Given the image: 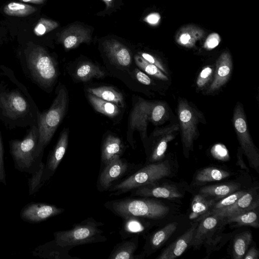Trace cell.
<instances>
[{"label": "cell", "mask_w": 259, "mask_h": 259, "mask_svg": "<svg viewBox=\"0 0 259 259\" xmlns=\"http://www.w3.org/2000/svg\"><path fill=\"white\" fill-rule=\"evenodd\" d=\"M39 110L26 87L8 67L0 65V120L8 129L37 124Z\"/></svg>", "instance_id": "6da1fadb"}, {"label": "cell", "mask_w": 259, "mask_h": 259, "mask_svg": "<svg viewBox=\"0 0 259 259\" xmlns=\"http://www.w3.org/2000/svg\"><path fill=\"white\" fill-rule=\"evenodd\" d=\"M21 67L25 75L44 91L50 92L59 75L57 63L44 47L29 45L20 54Z\"/></svg>", "instance_id": "7a4b0ae2"}, {"label": "cell", "mask_w": 259, "mask_h": 259, "mask_svg": "<svg viewBox=\"0 0 259 259\" xmlns=\"http://www.w3.org/2000/svg\"><path fill=\"white\" fill-rule=\"evenodd\" d=\"M104 206L121 218L135 216L157 220L170 212L169 207L164 203L146 197L130 196L106 201Z\"/></svg>", "instance_id": "3957f363"}, {"label": "cell", "mask_w": 259, "mask_h": 259, "mask_svg": "<svg viewBox=\"0 0 259 259\" xmlns=\"http://www.w3.org/2000/svg\"><path fill=\"white\" fill-rule=\"evenodd\" d=\"M68 94L64 86L59 87L50 108L39 111L37 121L38 139L36 147L37 157L42 158L44 151L49 144L67 110Z\"/></svg>", "instance_id": "277c9868"}, {"label": "cell", "mask_w": 259, "mask_h": 259, "mask_svg": "<svg viewBox=\"0 0 259 259\" xmlns=\"http://www.w3.org/2000/svg\"><path fill=\"white\" fill-rule=\"evenodd\" d=\"M172 164L168 160L148 163L113 185L109 196H118L145 185L157 183L174 174Z\"/></svg>", "instance_id": "5b68a950"}, {"label": "cell", "mask_w": 259, "mask_h": 259, "mask_svg": "<svg viewBox=\"0 0 259 259\" xmlns=\"http://www.w3.org/2000/svg\"><path fill=\"white\" fill-rule=\"evenodd\" d=\"M38 136L36 124L29 127L23 139L9 141L10 153L18 170L31 175L39 167L42 158L36 155Z\"/></svg>", "instance_id": "8992f818"}, {"label": "cell", "mask_w": 259, "mask_h": 259, "mask_svg": "<svg viewBox=\"0 0 259 259\" xmlns=\"http://www.w3.org/2000/svg\"><path fill=\"white\" fill-rule=\"evenodd\" d=\"M104 224L89 217L79 223L74 224L71 229L54 233V239L61 246L77 245L104 242L107 238L104 231L99 228Z\"/></svg>", "instance_id": "52a82bcc"}, {"label": "cell", "mask_w": 259, "mask_h": 259, "mask_svg": "<svg viewBox=\"0 0 259 259\" xmlns=\"http://www.w3.org/2000/svg\"><path fill=\"white\" fill-rule=\"evenodd\" d=\"M224 218L214 214L206 215L198 221L190 247L199 249L202 246L210 250L220 247L227 234L224 233L226 225Z\"/></svg>", "instance_id": "ba28073f"}, {"label": "cell", "mask_w": 259, "mask_h": 259, "mask_svg": "<svg viewBox=\"0 0 259 259\" xmlns=\"http://www.w3.org/2000/svg\"><path fill=\"white\" fill-rule=\"evenodd\" d=\"M233 123L243 153L249 166L259 172V152L249 133L243 108L238 103L233 113Z\"/></svg>", "instance_id": "9c48e42d"}, {"label": "cell", "mask_w": 259, "mask_h": 259, "mask_svg": "<svg viewBox=\"0 0 259 259\" xmlns=\"http://www.w3.org/2000/svg\"><path fill=\"white\" fill-rule=\"evenodd\" d=\"M182 142L184 154L188 157L189 151L193 149L194 141L198 136V119L195 110L185 100H180L178 106Z\"/></svg>", "instance_id": "30bf717a"}, {"label": "cell", "mask_w": 259, "mask_h": 259, "mask_svg": "<svg viewBox=\"0 0 259 259\" xmlns=\"http://www.w3.org/2000/svg\"><path fill=\"white\" fill-rule=\"evenodd\" d=\"M139 166L121 158L120 156H116L104 166L99 176L97 184L98 190L101 192L109 191L116 182L132 172Z\"/></svg>", "instance_id": "8fae6325"}, {"label": "cell", "mask_w": 259, "mask_h": 259, "mask_svg": "<svg viewBox=\"0 0 259 259\" xmlns=\"http://www.w3.org/2000/svg\"><path fill=\"white\" fill-rule=\"evenodd\" d=\"M64 211V209L56 205L44 203L31 202L21 209V219L29 223H39L51 217L58 215Z\"/></svg>", "instance_id": "7c38bea8"}, {"label": "cell", "mask_w": 259, "mask_h": 259, "mask_svg": "<svg viewBox=\"0 0 259 259\" xmlns=\"http://www.w3.org/2000/svg\"><path fill=\"white\" fill-rule=\"evenodd\" d=\"M155 103L140 99L131 111L129 120L131 131H138L142 139L147 138L148 122L151 121V112Z\"/></svg>", "instance_id": "4fadbf2b"}, {"label": "cell", "mask_w": 259, "mask_h": 259, "mask_svg": "<svg viewBox=\"0 0 259 259\" xmlns=\"http://www.w3.org/2000/svg\"><path fill=\"white\" fill-rule=\"evenodd\" d=\"M132 196L164 198L169 200L182 198L183 193L175 185L156 183L137 188L130 191Z\"/></svg>", "instance_id": "5bb4252c"}, {"label": "cell", "mask_w": 259, "mask_h": 259, "mask_svg": "<svg viewBox=\"0 0 259 259\" xmlns=\"http://www.w3.org/2000/svg\"><path fill=\"white\" fill-rule=\"evenodd\" d=\"M68 128L62 131L55 147L49 153L42 176L44 183L53 175L63 158L68 146Z\"/></svg>", "instance_id": "9a60e30c"}, {"label": "cell", "mask_w": 259, "mask_h": 259, "mask_svg": "<svg viewBox=\"0 0 259 259\" xmlns=\"http://www.w3.org/2000/svg\"><path fill=\"white\" fill-rule=\"evenodd\" d=\"M178 223L173 222L166 224L163 227L146 235V241L142 252L145 256L151 255L161 248L176 231Z\"/></svg>", "instance_id": "2e32d148"}, {"label": "cell", "mask_w": 259, "mask_h": 259, "mask_svg": "<svg viewBox=\"0 0 259 259\" xmlns=\"http://www.w3.org/2000/svg\"><path fill=\"white\" fill-rule=\"evenodd\" d=\"M258 194L255 189L247 190L246 193L241 196L231 205L217 211L211 214L225 217L249 210L255 209L258 207Z\"/></svg>", "instance_id": "e0dca14e"}, {"label": "cell", "mask_w": 259, "mask_h": 259, "mask_svg": "<svg viewBox=\"0 0 259 259\" xmlns=\"http://www.w3.org/2000/svg\"><path fill=\"white\" fill-rule=\"evenodd\" d=\"M121 219L122 223L119 234L122 240L140 235L145 237L152 226V220L144 218L128 216Z\"/></svg>", "instance_id": "ac0fdd59"}, {"label": "cell", "mask_w": 259, "mask_h": 259, "mask_svg": "<svg viewBox=\"0 0 259 259\" xmlns=\"http://www.w3.org/2000/svg\"><path fill=\"white\" fill-rule=\"evenodd\" d=\"M89 29L79 25H73L62 31L59 41L66 50L74 49L82 43L91 40Z\"/></svg>", "instance_id": "d6986e66"}, {"label": "cell", "mask_w": 259, "mask_h": 259, "mask_svg": "<svg viewBox=\"0 0 259 259\" xmlns=\"http://www.w3.org/2000/svg\"><path fill=\"white\" fill-rule=\"evenodd\" d=\"M198 224V222H195L182 235L164 248L156 258L174 259L181 255L190 245Z\"/></svg>", "instance_id": "ffe728a7"}, {"label": "cell", "mask_w": 259, "mask_h": 259, "mask_svg": "<svg viewBox=\"0 0 259 259\" xmlns=\"http://www.w3.org/2000/svg\"><path fill=\"white\" fill-rule=\"evenodd\" d=\"M103 48L109 59L116 65L126 67L131 64V53L121 42L115 39L106 40L103 43Z\"/></svg>", "instance_id": "44dd1931"}, {"label": "cell", "mask_w": 259, "mask_h": 259, "mask_svg": "<svg viewBox=\"0 0 259 259\" xmlns=\"http://www.w3.org/2000/svg\"><path fill=\"white\" fill-rule=\"evenodd\" d=\"M232 67L231 54L228 51L224 52L216 62L214 79L208 90V93L217 91L226 83L230 76Z\"/></svg>", "instance_id": "7402d4cb"}, {"label": "cell", "mask_w": 259, "mask_h": 259, "mask_svg": "<svg viewBox=\"0 0 259 259\" xmlns=\"http://www.w3.org/2000/svg\"><path fill=\"white\" fill-rule=\"evenodd\" d=\"M72 248L71 246H61L54 239L36 247L32 253L34 256L48 259H80L69 254Z\"/></svg>", "instance_id": "603a6c76"}, {"label": "cell", "mask_w": 259, "mask_h": 259, "mask_svg": "<svg viewBox=\"0 0 259 259\" xmlns=\"http://www.w3.org/2000/svg\"><path fill=\"white\" fill-rule=\"evenodd\" d=\"M139 236L123 239L117 243L111 252L108 259H143L146 256L141 252L135 255L139 245Z\"/></svg>", "instance_id": "cb8c5ba5"}, {"label": "cell", "mask_w": 259, "mask_h": 259, "mask_svg": "<svg viewBox=\"0 0 259 259\" xmlns=\"http://www.w3.org/2000/svg\"><path fill=\"white\" fill-rule=\"evenodd\" d=\"M205 31L200 27L193 24L185 25L180 28L175 36L176 42L180 45L192 48L197 41L202 38Z\"/></svg>", "instance_id": "d4e9b609"}, {"label": "cell", "mask_w": 259, "mask_h": 259, "mask_svg": "<svg viewBox=\"0 0 259 259\" xmlns=\"http://www.w3.org/2000/svg\"><path fill=\"white\" fill-rule=\"evenodd\" d=\"M241 187L240 183L235 182L210 185L200 188L199 193L217 201L240 190Z\"/></svg>", "instance_id": "484cf974"}, {"label": "cell", "mask_w": 259, "mask_h": 259, "mask_svg": "<svg viewBox=\"0 0 259 259\" xmlns=\"http://www.w3.org/2000/svg\"><path fill=\"white\" fill-rule=\"evenodd\" d=\"M124 146L121 140L114 136L108 135L104 141L101 148V162L105 166L116 156H121Z\"/></svg>", "instance_id": "4316f807"}, {"label": "cell", "mask_w": 259, "mask_h": 259, "mask_svg": "<svg viewBox=\"0 0 259 259\" xmlns=\"http://www.w3.org/2000/svg\"><path fill=\"white\" fill-rule=\"evenodd\" d=\"M216 201L200 193L195 195L192 200L189 219L198 222L209 211Z\"/></svg>", "instance_id": "83f0119b"}, {"label": "cell", "mask_w": 259, "mask_h": 259, "mask_svg": "<svg viewBox=\"0 0 259 259\" xmlns=\"http://www.w3.org/2000/svg\"><path fill=\"white\" fill-rule=\"evenodd\" d=\"M231 175L229 171L215 167H207L199 170L194 178V184L202 185L207 183L219 181Z\"/></svg>", "instance_id": "f1b7e54d"}, {"label": "cell", "mask_w": 259, "mask_h": 259, "mask_svg": "<svg viewBox=\"0 0 259 259\" xmlns=\"http://www.w3.org/2000/svg\"><path fill=\"white\" fill-rule=\"evenodd\" d=\"M253 209L231 215L223 217L226 224H235V226L259 227L258 213Z\"/></svg>", "instance_id": "f546056e"}, {"label": "cell", "mask_w": 259, "mask_h": 259, "mask_svg": "<svg viewBox=\"0 0 259 259\" xmlns=\"http://www.w3.org/2000/svg\"><path fill=\"white\" fill-rule=\"evenodd\" d=\"M87 92L105 101L112 102L118 107H123L124 105L123 95L111 87L90 88L87 89Z\"/></svg>", "instance_id": "4dcf8cb0"}, {"label": "cell", "mask_w": 259, "mask_h": 259, "mask_svg": "<svg viewBox=\"0 0 259 259\" xmlns=\"http://www.w3.org/2000/svg\"><path fill=\"white\" fill-rule=\"evenodd\" d=\"M252 241V235L249 230L238 234L233 240L232 255L233 258L241 259L247 251Z\"/></svg>", "instance_id": "1f68e13d"}, {"label": "cell", "mask_w": 259, "mask_h": 259, "mask_svg": "<svg viewBox=\"0 0 259 259\" xmlns=\"http://www.w3.org/2000/svg\"><path fill=\"white\" fill-rule=\"evenodd\" d=\"M106 74L98 66L90 62L80 63L76 69L75 76L79 80L87 81L92 78H100Z\"/></svg>", "instance_id": "d6a6232c"}, {"label": "cell", "mask_w": 259, "mask_h": 259, "mask_svg": "<svg viewBox=\"0 0 259 259\" xmlns=\"http://www.w3.org/2000/svg\"><path fill=\"white\" fill-rule=\"evenodd\" d=\"M87 97L94 108L99 113L113 118L116 116L120 112L119 107L112 102L105 101L89 93Z\"/></svg>", "instance_id": "836d02e7"}, {"label": "cell", "mask_w": 259, "mask_h": 259, "mask_svg": "<svg viewBox=\"0 0 259 259\" xmlns=\"http://www.w3.org/2000/svg\"><path fill=\"white\" fill-rule=\"evenodd\" d=\"M175 130L164 134V136L155 145L148 158V163L158 162L163 160L168 143L175 138L174 135L171 134V131H174Z\"/></svg>", "instance_id": "e575fe53"}, {"label": "cell", "mask_w": 259, "mask_h": 259, "mask_svg": "<svg viewBox=\"0 0 259 259\" xmlns=\"http://www.w3.org/2000/svg\"><path fill=\"white\" fill-rule=\"evenodd\" d=\"M35 7L25 4L11 2L6 5L4 12L7 15L17 17H25L36 11Z\"/></svg>", "instance_id": "d590c367"}, {"label": "cell", "mask_w": 259, "mask_h": 259, "mask_svg": "<svg viewBox=\"0 0 259 259\" xmlns=\"http://www.w3.org/2000/svg\"><path fill=\"white\" fill-rule=\"evenodd\" d=\"M247 191V190H239L219 200H217L214 203L209 211L203 218L206 215H210L217 211L231 205L241 196L246 193Z\"/></svg>", "instance_id": "8d00e7d4"}, {"label": "cell", "mask_w": 259, "mask_h": 259, "mask_svg": "<svg viewBox=\"0 0 259 259\" xmlns=\"http://www.w3.org/2000/svg\"><path fill=\"white\" fill-rule=\"evenodd\" d=\"M134 59L137 66L147 74L162 80L168 79L167 76L157 67L149 63L139 55H135Z\"/></svg>", "instance_id": "74e56055"}, {"label": "cell", "mask_w": 259, "mask_h": 259, "mask_svg": "<svg viewBox=\"0 0 259 259\" xmlns=\"http://www.w3.org/2000/svg\"><path fill=\"white\" fill-rule=\"evenodd\" d=\"M45 164L41 162L37 169L33 172L32 176L28 179V194L29 195L36 193L42 186V176Z\"/></svg>", "instance_id": "f35d334b"}, {"label": "cell", "mask_w": 259, "mask_h": 259, "mask_svg": "<svg viewBox=\"0 0 259 259\" xmlns=\"http://www.w3.org/2000/svg\"><path fill=\"white\" fill-rule=\"evenodd\" d=\"M59 24L52 20L41 18L33 29L35 35L42 36L58 27Z\"/></svg>", "instance_id": "ab89813d"}, {"label": "cell", "mask_w": 259, "mask_h": 259, "mask_svg": "<svg viewBox=\"0 0 259 259\" xmlns=\"http://www.w3.org/2000/svg\"><path fill=\"white\" fill-rule=\"evenodd\" d=\"M213 73L212 68L207 66L204 68L198 76L196 83L199 88L204 87L210 80Z\"/></svg>", "instance_id": "60d3db41"}, {"label": "cell", "mask_w": 259, "mask_h": 259, "mask_svg": "<svg viewBox=\"0 0 259 259\" xmlns=\"http://www.w3.org/2000/svg\"><path fill=\"white\" fill-rule=\"evenodd\" d=\"M4 148L3 142L2 134L0 131V184L2 183L5 186L7 185L6 174L5 168L4 161Z\"/></svg>", "instance_id": "b9f144b4"}, {"label": "cell", "mask_w": 259, "mask_h": 259, "mask_svg": "<svg viewBox=\"0 0 259 259\" xmlns=\"http://www.w3.org/2000/svg\"><path fill=\"white\" fill-rule=\"evenodd\" d=\"M165 112V109L163 105L160 103H155L151 112V122L157 123L160 121L163 117Z\"/></svg>", "instance_id": "7bdbcfd3"}, {"label": "cell", "mask_w": 259, "mask_h": 259, "mask_svg": "<svg viewBox=\"0 0 259 259\" xmlns=\"http://www.w3.org/2000/svg\"><path fill=\"white\" fill-rule=\"evenodd\" d=\"M221 37L217 33H212L207 37L204 44V47L207 50H211L220 44Z\"/></svg>", "instance_id": "ee69618b"}, {"label": "cell", "mask_w": 259, "mask_h": 259, "mask_svg": "<svg viewBox=\"0 0 259 259\" xmlns=\"http://www.w3.org/2000/svg\"><path fill=\"white\" fill-rule=\"evenodd\" d=\"M139 55L149 63L155 65L162 72H166L164 66L161 62L155 57L147 53H140Z\"/></svg>", "instance_id": "f6af8a7d"}, {"label": "cell", "mask_w": 259, "mask_h": 259, "mask_svg": "<svg viewBox=\"0 0 259 259\" xmlns=\"http://www.w3.org/2000/svg\"><path fill=\"white\" fill-rule=\"evenodd\" d=\"M212 153L214 156L218 157V158H222L223 157L226 158V156L228 155L225 147L221 144H217L213 147Z\"/></svg>", "instance_id": "bcb514c9"}, {"label": "cell", "mask_w": 259, "mask_h": 259, "mask_svg": "<svg viewBox=\"0 0 259 259\" xmlns=\"http://www.w3.org/2000/svg\"><path fill=\"white\" fill-rule=\"evenodd\" d=\"M134 72L137 80L140 82L145 85H149L151 84V79L145 73L137 68L134 70Z\"/></svg>", "instance_id": "7dc6e473"}, {"label": "cell", "mask_w": 259, "mask_h": 259, "mask_svg": "<svg viewBox=\"0 0 259 259\" xmlns=\"http://www.w3.org/2000/svg\"><path fill=\"white\" fill-rule=\"evenodd\" d=\"M259 252L255 246L250 247L243 257V259H258Z\"/></svg>", "instance_id": "c3c4849f"}, {"label": "cell", "mask_w": 259, "mask_h": 259, "mask_svg": "<svg viewBox=\"0 0 259 259\" xmlns=\"http://www.w3.org/2000/svg\"><path fill=\"white\" fill-rule=\"evenodd\" d=\"M242 150L240 147L238 148L237 157V164L241 167V168L243 169H245L247 171H249L248 168L247 167L246 164H245L243 158H242Z\"/></svg>", "instance_id": "681fc988"}, {"label": "cell", "mask_w": 259, "mask_h": 259, "mask_svg": "<svg viewBox=\"0 0 259 259\" xmlns=\"http://www.w3.org/2000/svg\"><path fill=\"white\" fill-rule=\"evenodd\" d=\"M160 19V16L158 13H154L149 15L145 19V21L150 24H156Z\"/></svg>", "instance_id": "f907efd6"}, {"label": "cell", "mask_w": 259, "mask_h": 259, "mask_svg": "<svg viewBox=\"0 0 259 259\" xmlns=\"http://www.w3.org/2000/svg\"><path fill=\"white\" fill-rule=\"evenodd\" d=\"M21 2L25 3H30L35 4H41L44 3L46 0H20Z\"/></svg>", "instance_id": "816d5d0a"}, {"label": "cell", "mask_w": 259, "mask_h": 259, "mask_svg": "<svg viewBox=\"0 0 259 259\" xmlns=\"http://www.w3.org/2000/svg\"><path fill=\"white\" fill-rule=\"evenodd\" d=\"M106 4V8L110 9L113 7V3L114 0H102Z\"/></svg>", "instance_id": "f5cc1de1"}]
</instances>
